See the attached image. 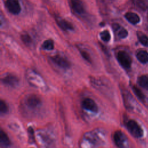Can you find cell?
Here are the masks:
<instances>
[{
	"instance_id": "8",
	"label": "cell",
	"mask_w": 148,
	"mask_h": 148,
	"mask_svg": "<svg viewBox=\"0 0 148 148\" xmlns=\"http://www.w3.org/2000/svg\"><path fill=\"white\" fill-rule=\"evenodd\" d=\"M71 3L75 13L79 14H82L84 13L85 8L81 0H71Z\"/></svg>"
},
{
	"instance_id": "11",
	"label": "cell",
	"mask_w": 148,
	"mask_h": 148,
	"mask_svg": "<svg viewBox=\"0 0 148 148\" xmlns=\"http://www.w3.org/2000/svg\"><path fill=\"white\" fill-rule=\"evenodd\" d=\"M125 17L130 23L132 24H136L140 21L139 16L135 13L127 12L125 14Z\"/></svg>"
},
{
	"instance_id": "15",
	"label": "cell",
	"mask_w": 148,
	"mask_h": 148,
	"mask_svg": "<svg viewBox=\"0 0 148 148\" xmlns=\"http://www.w3.org/2000/svg\"><path fill=\"white\" fill-rule=\"evenodd\" d=\"M138 82L142 87L148 90V76L145 75L140 76L138 79Z\"/></svg>"
},
{
	"instance_id": "23",
	"label": "cell",
	"mask_w": 148,
	"mask_h": 148,
	"mask_svg": "<svg viewBox=\"0 0 148 148\" xmlns=\"http://www.w3.org/2000/svg\"><path fill=\"white\" fill-rule=\"evenodd\" d=\"M135 2L140 9H143L146 7V5L143 3V0H135Z\"/></svg>"
},
{
	"instance_id": "6",
	"label": "cell",
	"mask_w": 148,
	"mask_h": 148,
	"mask_svg": "<svg viewBox=\"0 0 148 148\" xmlns=\"http://www.w3.org/2000/svg\"><path fill=\"white\" fill-rule=\"evenodd\" d=\"M51 59L52 61L56 64L58 66L64 68V69H67L69 68L71 66V64L69 61L66 59L65 58L59 56V55H56L51 57Z\"/></svg>"
},
{
	"instance_id": "7",
	"label": "cell",
	"mask_w": 148,
	"mask_h": 148,
	"mask_svg": "<svg viewBox=\"0 0 148 148\" xmlns=\"http://www.w3.org/2000/svg\"><path fill=\"white\" fill-rule=\"evenodd\" d=\"M2 81L3 84L7 86L11 87H15L18 84V77L12 74H8L4 76Z\"/></svg>"
},
{
	"instance_id": "16",
	"label": "cell",
	"mask_w": 148,
	"mask_h": 148,
	"mask_svg": "<svg viewBox=\"0 0 148 148\" xmlns=\"http://www.w3.org/2000/svg\"><path fill=\"white\" fill-rule=\"evenodd\" d=\"M42 47L44 50H51L54 49V43L53 41L51 39H47L45 40L42 45Z\"/></svg>"
},
{
	"instance_id": "4",
	"label": "cell",
	"mask_w": 148,
	"mask_h": 148,
	"mask_svg": "<svg viewBox=\"0 0 148 148\" xmlns=\"http://www.w3.org/2000/svg\"><path fill=\"white\" fill-rule=\"evenodd\" d=\"M83 108L87 110L94 113H97L98 108L95 101L90 98H84L82 103Z\"/></svg>"
},
{
	"instance_id": "5",
	"label": "cell",
	"mask_w": 148,
	"mask_h": 148,
	"mask_svg": "<svg viewBox=\"0 0 148 148\" xmlns=\"http://www.w3.org/2000/svg\"><path fill=\"white\" fill-rule=\"evenodd\" d=\"M113 139L117 147L119 148H124L127 142V138L121 131H117L114 132Z\"/></svg>"
},
{
	"instance_id": "9",
	"label": "cell",
	"mask_w": 148,
	"mask_h": 148,
	"mask_svg": "<svg viewBox=\"0 0 148 148\" xmlns=\"http://www.w3.org/2000/svg\"><path fill=\"white\" fill-rule=\"evenodd\" d=\"M27 105L30 108H36L41 103L40 98L36 95H29L26 101Z\"/></svg>"
},
{
	"instance_id": "20",
	"label": "cell",
	"mask_w": 148,
	"mask_h": 148,
	"mask_svg": "<svg viewBox=\"0 0 148 148\" xmlns=\"http://www.w3.org/2000/svg\"><path fill=\"white\" fill-rule=\"evenodd\" d=\"M8 110V107L5 101L1 100L0 102V112L1 114L6 113Z\"/></svg>"
},
{
	"instance_id": "21",
	"label": "cell",
	"mask_w": 148,
	"mask_h": 148,
	"mask_svg": "<svg viewBox=\"0 0 148 148\" xmlns=\"http://www.w3.org/2000/svg\"><path fill=\"white\" fill-rule=\"evenodd\" d=\"M80 54L82 56V57H83V58L84 60H86L87 61H88L89 62H91V57H90L89 54L87 51H86L84 50H80Z\"/></svg>"
},
{
	"instance_id": "12",
	"label": "cell",
	"mask_w": 148,
	"mask_h": 148,
	"mask_svg": "<svg viewBox=\"0 0 148 148\" xmlns=\"http://www.w3.org/2000/svg\"><path fill=\"white\" fill-rule=\"evenodd\" d=\"M0 141L1 146L4 147H7L10 145V141L8 136L3 130H1L0 132Z\"/></svg>"
},
{
	"instance_id": "22",
	"label": "cell",
	"mask_w": 148,
	"mask_h": 148,
	"mask_svg": "<svg viewBox=\"0 0 148 148\" xmlns=\"http://www.w3.org/2000/svg\"><path fill=\"white\" fill-rule=\"evenodd\" d=\"M21 39L25 44H29L31 42V38L28 34H24L21 35Z\"/></svg>"
},
{
	"instance_id": "1",
	"label": "cell",
	"mask_w": 148,
	"mask_h": 148,
	"mask_svg": "<svg viewBox=\"0 0 148 148\" xmlns=\"http://www.w3.org/2000/svg\"><path fill=\"white\" fill-rule=\"evenodd\" d=\"M127 128L131 135L135 138H140L143 134L142 128L134 120H130L127 122Z\"/></svg>"
},
{
	"instance_id": "24",
	"label": "cell",
	"mask_w": 148,
	"mask_h": 148,
	"mask_svg": "<svg viewBox=\"0 0 148 148\" xmlns=\"http://www.w3.org/2000/svg\"><path fill=\"white\" fill-rule=\"evenodd\" d=\"M28 132H29V137L32 139H33V140H34V130H33V129L31 128V127H29V128H28Z\"/></svg>"
},
{
	"instance_id": "3",
	"label": "cell",
	"mask_w": 148,
	"mask_h": 148,
	"mask_svg": "<svg viewBox=\"0 0 148 148\" xmlns=\"http://www.w3.org/2000/svg\"><path fill=\"white\" fill-rule=\"evenodd\" d=\"M5 6L8 11L13 14H18L21 11L18 0H6Z\"/></svg>"
},
{
	"instance_id": "17",
	"label": "cell",
	"mask_w": 148,
	"mask_h": 148,
	"mask_svg": "<svg viewBox=\"0 0 148 148\" xmlns=\"http://www.w3.org/2000/svg\"><path fill=\"white\" fill-rule=\"evenodd\" d=\"M138 37L139 42L145 46L148 47V37L142 32L138 33Z\"/></svg>"
},
{
	"instance_id": "18",
	"label": "cell",
	"mask_w": 148,
	"mask_h": 148,
	"mask_svg": "<svg viewBox=\"0 0 148 148\" xmlns=\"http://www.w3.org/2000/svg\"><path fill=\"white\" fill-rule=\"evenodd\" d=\"M100 37H101V39L104 41V42H109V40L110 39V33L107 30H105V31H103L102 32H101L100 33Z\"/></svg>"
},
{
	"instance_id": "2",
	"label": "cell",
	"mask_w": 148,
	"mask_h": 148,
	"mask_svg": "<svg viewBox=\"0 0 148 148\" xmlns=\"http://www.w3.org/2000/svg\"><path fill=\"white\" fill-rule=\"evenodd\" d=\"M117 58L120 65L125 69L131 67L132 60L130 55L125 51H119L117 54Z\"/></svg>"
},
{
	"instance_id": "10",
	"label": "cell",
	"mask_w": 148,
	"mask_h": 148,
	"mask_svg": "<svg viewBox=\"0 0 148 148\" xmlns=\"http://www.w3.org/2000/svg\"><path fill=\"white\" fill-rule=\"evenodd\" d=\"M113 29L120 39L125 38L128 35V31L118 24H113Z\"/></svg>"
},
{
	"instance_id": "13",
	"label": "cell",
	"mask_w": 148,
	"mask_h": 148,
	"mask_svg": "<svg viewBox=\"0 0 148 148\" xmlns=\"http://www.w3.org/2000/svg\"><path fill=\"white\" fill-rule=\"evenodd\" d=\"M60 27L64 30H73V26L72 24L65 20L59 18L57 21Z\"/></svg>"
},
{
	"instance_id": "14",
	"label": "cell",
	"mask_w": 148,
	"mask_h": 148,
	"mask_svg": "<svg viewBox=\"0 0 148 148\" xmlns=\"http://www.w3.org/2000/svg\"><path fill=\"white\" fill-rule=\"evenodd\" d=\"M136 57L142 63L145 64L148 62V52L146 51H139L136 54Z\"/></svg>"
},
{
	"instance_id": "19",
	"label": "cell",
	"mask_w": 148,
	"mask_h": 148,
	"mask_svg": "<svg viewBox=\"0 0 148 148\" xmlns=\"http://www.w3.org/2000/svg\"><path fill=\"white\" fill-rule=\"evenodd\" d=\"M132 90L135 93V94L137 96V97L142 101H143L145 99V95L144 94L142 93V92L136 86H133L132 87Z\"/></svg>"
}]
</instances>
